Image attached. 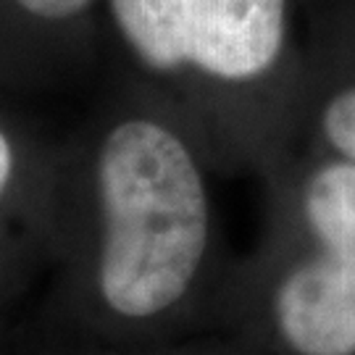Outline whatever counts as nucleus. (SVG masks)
Returning a JSON list of instances; mask_svg holds the SVG:
<instances>
[{
	"instance_id": "6",
	"label": "nucleus",
	"mask_w": 355,
	"mask_h": 355,
	"mask_svg": "<svg viewBox=\"0 0 355 355\" xmlns=\"http://www.w3.org/2000/svg\"><path fill=\"white\" fill-rule=\"evenodd\" d=\"M21 8H26L35 16H45V19H66L71 13L82 11L89 0H16Z\"/></svg>"
},
{
	"instance_id": "5",
	"label": "nucleus",
	"mask_w": 355,
	"mask_h": 355,
	"mask_svg": "<svg viewBox=\"0 0 355 355\" xmlns=\"http://www.w3.org/2000/svg\"><path fill=\"white\" fill-rule=\"evenodd\" d=\"M324 132L331 145L355 164V87L331 98L324 111Z\"/></svg>"
},
{
	"instance_id": "3",
	"label": "nucleus",
	"mask_w": 355,
	"mask_h": 355,
	"mask_svg": "<svg viewBox=\"0 0 355 355\" xmlns=\"http://www.w3.org/2000/svg\"><path fill=\"white\" fill-rule=\"evenodd\" d=\"M277 321L300 355H355V263L324 253L305 261L277 292Z\"/></svg>"
},
{
	"instance_id": "2",
	"label": "nucleus",
	"mask_w": 355,
	"mask_h": 355,
	"mask_svg": "<svg viewBox=\"0 0 355 355\" xmlns=\"http://www.w3.org/2000/svg\"><path fill=\"white\" fill-rule=\"evenodd\" d=\"M129 45L153 69L200 66L250 79L277 61L284 0H111Z\"/></svg>"
},
{
	"instance_id": "1",
	"label": "nucleus",
	"mask_w": 355,
	"mask_h": 355,
	"mask_svg": "<svg viewBox=\"0 0 355 355\" xmlns=\"http://www.w3.org/2000/svg\"><path fill=\"white\" fill-rule=\"evenodd\" d=\"M105 245L101 290L124 316L177 303L208 240V203L187 148L153 121L111 132L101 155Z\"/></svg>"
},
{
	"instance_id": "7",
	"label": "nucleus",
	"mask_w": 355,
	"mask_h": 355,
	"mask_svg": "<svg viewBox=\"0 0 355 355\" xmlns=\"http://www.w3.org/2000/svg\"><path fill=\"white\" fill-rule=\"evenodd\" d=\"M8 177H11V145H8V140L0 132V192L6 187Z\"/></svg>"
},
{
	"instance_id": "4",
	"label": "nucleus",
	"mask_w": 355,
	"mask_h": 355,
	"mask_svg": "<svg viewBox=\"0 0 355 355\" xmlns=\"http://www.w3.org/2000/svg\"><path fill=\"white\" fill-rule=\"evenodd\" d=\"M305 218L321 250L355 263V164L324 166L305 187Z\"/></svg>"
}]
</instances>
